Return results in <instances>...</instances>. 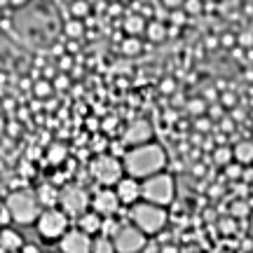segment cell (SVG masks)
Instances as JSON below:
<instances>
[{"label": "cell", "instance_id": "29", "mask_svg": "<svg viewBox=\"0 0 253 253\" xmlns=\"http://www.w3.org/2000/svg\"><path fill=\"white\" fill-rule=\"evenodd\" d=\"M185 12H188L190 17H199V14H204V9H207V2L204 0H185Z\"/></svg>", "mask_w": 253, "mask_h": 253}, {"label": "cell", "instance_id": "19", "mask_svg": "<svg viewBox=\"0 0 253 253\" xmlns=\"http://www.w3.org/2000/svg\"><path fill=\"white\" fill-rule=\"evenodd\" d=\"M235 150V162H239L242 167H253V141L251 138H242L232 145Z\"/></svg>", "mask_w": 253, "mask_h": 253}, {"label": "cell", "instance_id": "45", "mask_svg": "<svg viewBox=\"0 0 253 253\" xmlns=\"http://www.w3.org/2000/svg\"><path fill=\"white\" fill-rule=\"evenodd\" d=\"M204 45L209 47V49H213V47H220V38L218 36H207V42Z\"/></svg>", "mask_w": 253, "mask_h": 253}, {"label": "cell", "instance_id": "42", "mask_svg": "<svg viewBox=\"0 0 253 253\" xmlns=\"http://www.w3.org/2000/svg\"><path fill=\"white\" fill-rule=\"evenodd\" d=\"M160 2H162L167 9H171V12H173V9H183V7H185V0H160Z\"/></svg>", "mask_w": 253, "mask_h": 253}, {"label": "cell", "instance_id": "33", "mask_svg": "<svg viewBox=\"0 0 253 253\" xmlns=\"http://www.w3.org/2000/svg\"><path fill=\"white\" fill-rule=\"evenodd\" d=\"M218 103H223V106H225V110L230 108H235L237 103H239V99H237V94L235 91H223V94H220V101H218Z\"/></svg>", "mask_w": 253, "mask_h": 253}, {"label": "cell", "instance_id": "40", "mask_svg": "<svg viewBox=\"0 0 253 253\" xmlns=\"http://www.w3.org/2000/svg\"><path fill=\"white\" fill-rule=\"evenodd\" d=\"M12 223H14V220H12V213H9V209L2 204V207H0V225L12 227Z\"/></svg>", "mask_w": 253, "mask_h": 253}, {"label": "cell", "instance_id": "6", "mask_svg": "<svg viewBox=\"0 0 253 253\" xmlns=\"http://www.w3.org/2000/svg\"><path fill=\"white\" fill-rule=\"evenodd\" d=\"M143 199L160 207H171L176 199V176L171 171H162L143 181Z\"/></svg>", "mask_w": 253, "mask_h": 253}, {"label": "cell", "instance_id": "14", "mask_svg": "<svg viewBox=\"0 0 253 253\" xmlns=\"http://www.w3.org/2000/svg\"><path fill=\"white\" fill-rule=\"evenodd\" d=\"M148 24H150V19H145L141 12H129V14L122 19V31H125V36L145 38Z\"/></svg>", "mask_w": 253, "mask_h": 253}, {"label": "cell", "instance_id": "44", "mask_svg": "<svg viewBox=\"0 0 253 253\" xmlns=\"http://www.w3.org/2000/svg\"><path fill=\"white\" fill-rule=\"evenodd\" d=\"M220 129H223V131H232V129H235V120H232V118H223V120H220Z\"/></svg>", "mask_w": 253, "mask_h": 253}, {"label": "cell", "instance_id": "17", "mask_svg": "<svg viewBox=\"0 0 253 253\" xmlns=\"http://www.w3.org/2000/svg\"><path fill=\"white\" fill-rule=\"evenodd\" d=\"M68 145L61 143V141H54V143H49L45 148V162L52 164V167H61V164H66L71 157H68Z\"/></svg>", "mask_w": 253, "mask_h": 253}, {"label": "cell", "instance_id": "53", "mask_svg": "<svg viewBox=\"0 0 253 253\" xmlns=\"http://www.w3.org/2000/svg\"><path fill=\"white\" fill-rule=\"evenodd\" d=\"M63 2H68V5H71V2H75V0H63Z\"/></svg>", "mask_w": 253, "mask_h": 253}, {"label": "cell", "instance_id": "28", "mask_svg": "<svg viewBox=\"0 0 253 253\" xmlns=\"http://www.w3.org/2000/svg\"><path fill=\"white\" fill-rule=\"evenodd\" d=\"M190 14L185 12V9H173L171 14H169V26L171 28H183L185 24H188Z\"/></svg>", "mask_w": 253, "mask_h": 253}, {"label": "cell", "instance_id": "16", "mask_svg": "<svg viewBox=\"0 0 253 253\" xmlns=\"http://www.w3.org/2000/svg\"><path fill=\"white\" fill-rule=\"evenodd\" d=\"M169 36H171V26H169L167 21L150 19L148 31H145V40H148V42H153V45H162V42L169 40Z\"/></svg>", "mask_w": 253, "mask_h": 253}, {"label": "cell", "instance_id": "3", "mask_svg": "<svg viewBox=\"0 0 253 253\" xmlns=\"http://www.w3.org/2000/svg\"><path fill=\"white\" fill-rule=\"evenodd\" d=\"M126 216L148 237H160V232H164V227L169 225V209L145 202V199L134 204L131 209H126Z\"/></svg>", "mask_w": 253, "mask_h": 253}, {"label": "cell", "instance_id": "21", "mask_svg": "<svg viewBox=\"0 0 253 253\" xmlns=\"http://www.w3.org/2000/svg\"><path fill=\"white\" fill-rule=\"evenodd\" d=\"M120 52H122V56H126V59H136V56L143 54V40H141V38H134V36H125L120 40Z\"/></svg>", "mask_w": 253, "mask_h": 253}, {"label": "cell", "instance_id": "30", "mask_svg": "<svg viewBox=\"0 0 253 253\" xmlns=\"http://www.w3.org/2000/svg\"><path fill=\"white\" fill-rule=\"evenodd\" d=\"M230 216L232 218H246L249 216V204L242 202V199H239V202H232V204H230Z\"/></svg>", "mask_w": 253, "mask_h": 253}, {"label": "cell", "instance_id": "43", "mask_svg": "<svg viewBox=\"0 0 253 253\" xmlns=\"http://www.w3.org/2000/svg\"><path fill=\"white\" fill-rule=\"evenodd\" d=\"M204 173H207V164H195V167H192V176H195V178H202V176H204Z\"/></svg>", "mask_w": 253, "mask_h": 253}, {"label": "cell", "instance_id": "10", "mask_svg": "<svg viewBox=\"0 0 253 253\" xmlns=\"http://www.w3.org/2000/svg\"><path fill=\"white\" fill-rule=\"evenodd\" d=\"M59 253H91L94 249V237L87 235L84 230H80L78 225H73L66 235L56 242Z\"/></svg>", "mask_w": 253, "mask_h": 253}, {"label": "cell", "instance_id": "8", "mask_svg": "<svg viewBox=\"0 0 253 253\" xmlns=\"http://www.w3.org/2000/svg\"><path fill=\"white\" fill-rule=\"evenodd\" d=\"M148 239L150 237L145 235V232H141L131 220L122 223L118 227V232L113 235V242H115L118 253H143L148 249Z\"/></svg>", "mask_w": 253, "mask_h": 253}, {"label": "cell", "instance_id": "41", "mask_svg": "<svg viewBox=\"0 0 253 253\" xmlns=\"http://www.w3.org/2000/svg\"><path fill=\"white\" fill-rule=\"evenodd\" d=\"M235 45H239V40H237V36H232V33H223L220 36V47H235Z\"/></svg>", "mask_w": 253, "mask_h": 253}, {"label": "cell", "instance_id": "31", "mask_svg": "<svg viewBox=\"0 0 253 253\" xmlns=\"http://www.w3.org/2000/svg\"><path fill=\"white\" fill-rule=\"evenodd\" d=\"M211 126H213V120L209 118V115L195 118V131H197V134H209V131H211Z\"/></svg>", "mask_w": 253, "mask_h": 253}, {"label": "cell", "instance_id": "49", "mask_svg": "<svg viewBox=\"0 0 253 253\" xmlns=\"http://www.w3.org/2000/svg\"><path fill=\"white\" fill-rule=\"evenodd\" d=\"M209 192H211V197H220V195L225 192V188H223V185H213V188L209 190Z\"/></svg>", "mask_w": 253, "mask_h": 253}, {"label": "cell", "instance_id": "15", "mask_svg": "<svg viewBox=\"0 0 253 253\" xmlns=\"http://www.w3.org/2000/svg\"><path fill=\"white\" fill-rule=\"evenodd\" d=\"M103 220H106V218L101 216V213H96L94 209H89L87 213H82V216L75 220V225L80 227V230H84L87 235L99 237L101 232H103Z\"/></svg>", "mask_w": 253, "mask_h": 253}, {"label": "cell", "instance_id": "22", "mask_svg": "<svg viewBox=\"0 0 253 253\" xmlns=\"http://www.w3.org/2000/svg\"><path fill=\"white\" fill-rule=\"evenodd\" d=\"M56 94V87L52 80H47V78H38L36 82H33V96H36L38 101H49L54 99Z\"/></svg>", "mask_w": 253, "mask_h": 253}, {"label": "cell", "instance_id": "35", "mask_svg": "<svg viewBox=\"0 0 253 253\" xmlns=\"http://www.w3.org/2000/svg\"><path fill=\"white\" fill-rule=\"evenodd\" d=\"M115 126H118V118H106L101 122V131L108 136H115Z\"/></svg>", "mask_w": 253, "mask_h": 253}, {"label": "cell", "instance_id": "50", "mask_svg": "<svg viewBox=\"0 0 253 253\" xmlns=\"http://www.w3.org/2000/svg\"><path fill=\"white\" fill-rule=\"evenodd\" d=\"M7 131H9V136H12V138H14V136H19V125H17V122H12V125L7 126Z\"/></svg>", "mask_w": 253, "mask_h": 253}, {"label": "cell", "instance_id": "23", "mask_svg": "<svg viewBox=\"0 0 253 253\" xmlns=\"http://www.w3.org/2000/svg\"><path fill=\"white\" fill-rule=\"evenodd\" d=\"M87 33V24L82 21V19H68V21H63V36L68 38V40H80L84 38Z\"/></svg>", "mask_w": 253, "mask_h": 253}, {"label": "cell", "instance_id": "34", "mask_svg": "<svg viewBox=\"0 0 253 253\" xmlns=\"http://www.w3.org/2000/svg\"><path fill=\"white\" fill-rule=\"evenodd\" d=\"M237 40H239V47H242V49H253V31L237 33Z\"/></svg>", "mask_w": 253, "mask_h": 253}, {"label": "cell", "instance_id": "24", "mask_svg": "<svg viewBox=\"0 0 253 253\" xmlns=\"http://www.w3.org/2000/svg\"><path fill=\"white\" fill-rule=\"evenodd\" d=\"M91 12H94V7H91L89 0H75V2L68 5V14H71L73 19L87 21V19H91Z\"/></svg>", "mask_w": 253, "mask_h": 253}, {"label": "cell", "instance_id": "5", "mask_svg": "<svg viewBox=\"0 0 253 253\" xmlns=\"http://www.w3.org/2000/svg\"><path fill=\"white\" fill-rule=\"evenodd\" d=\"M71 220L73 218L63 211L61 207H52V209H45L40 218L36 223V230H38V237L42 242H59L68 230H71Z\"/></svg>", "mask_w": 253, "mask_h": 253}, {"label": "cell", "instance_id": "51", "mask_svg": "<svg viewBox=\"0 0 253 253\" xmlns=\"http://www.w3.org/2000/svg\"><path fill=\"white\" fill-rule=\"evenodd\" d=\"M0 7L7 9V7H9V0H0Z\"/></svg>", "mask_w": 253, "mask_h": 253}, {"label": "cell", "instance_id": "27", "mask_svg": "<svg viewBox=\"0 0 253 253\" xmlns=\"http://www.w3.org/2000/svg\"><path fill=\"white\" fill-rule=\"evenodd\" d=\"M244 169L246 167H242V164L239 162H232L230 164V167H225V169H223V176H225L227 181H244Z\"/></svg>", "mask_w": 253, "mask_h": 253}, {"label": "cell", "instance_id": "32", "mask_svg": "<svg viewBox=\"0 0 253 253\" xmlns=\"http://www.w3.org/2000/svg\"><path fill=\"white\" fill-rule=\"evenodd\" d=\"M176 89H178V82L173 80V78H162V82H160V91H162L164 96H173Z\"/></svg>", "mask_w": 253, "mask_h": 253}, {"label": "cell", "instance_id": "37", "mask_svg": "<svg viewBox=\"0 0 253 253\" xmlns=\"http://www.w3.org/2000/svg\"><path fill=\"white\" fill-rule=\"evenodd\" d=\"M237 218L232 216H227L220 220V230H223V235H232V230H237V223H235Z\"/></svg>", "mask_w": 253, "mask_h": 253}, {"label": "cell", "instance_id": "26", "mask_svg": "<svg viewBox=\"0 0 253 253\" xmlns=\"http://www.w3.org/2000/svg\"><path fill=\"white\" fill-rule=\"evenodd\" d=\"M91 253H118L113 237H108V235L94 237V249H91Z\"/></svg>", "mask_w": 253, "mask_h": 253}, {"label": "cell", "instance_id": "52", "mask_svg": "<svg viewBox=\"0 0 253 253\" xmlns=\"http://www.w3.org/2000/svg\"><path fill=\"white\" fill-rule=\"evenodd\" d=\"M249 61H253V49H249Z\"/></svg>", "mask_w": 253, "mask_h": 253}, {"label": "cell", "instance_id": "11", "mask_svg": "<svg viewBox=\"0 0 253 253\" xmlns=\"http://www.w3.org/2000/svg\"><path fill=\"white\" fill-rule=\"evenodd\" d=\"M91 209L101 213L103 218H118L122 211V202H120L115 188H96L91 192Z\"/></svg>", "mask_w": 253, "mask_h": 253}, {"label": "cell", "instance_id": "39", "mask_svg": "<svg viewBox=\"0 0 253 253\" xmlns=\"http://www.w3.org/2000/svg\"><path fill=\"white\" fill-rule=\"evenodd\" d=\"M209 118L211 120H223L225 118V106L218 103V106H209Z\"/></svg>", "mask_w": 253, "mask_h": 253}, {"label": "cell", "instance_id": "2", "mask_svg": "<svg viewBox=\"0 0 253 253\" xmlns=\"http://www.w3.org/2000/svg\"><path fill=\"white\" fill-rule=\"evenodd\" d=\"M2 204L9 209L12 213V220L17 225H36L40 213L45 211V207L40 204L36 190H28V188H19L12 190V192H5V199Z\"/></svg>", "mask_w": 253, "mask_h": 253}, {"label": "cell", "instance_id": "1", "mask_svg": "<svg viewBox=\"0 0 253 253\" xmlns=\"http://www.w3.org/2000/svg\"><path fill=\"white\" fill-rule=\"evenodd\" d=\"M125 162V171L126 176H134L138 181H145L150 176H157L162 171H169V153L162 143H145V145H136L129 148L126 155L122 157Z\"/></svg>", "mask_w": 253, "mask_h": 253}, {"label": "cell", "instance_id": "20", "mask_svg": "<svg viewBox=\"0 0 253 253\" xmlns=\"http://www.w3.org/2000/svg\"><path fill=\"white\" fill-rule=\"evenodd\" d=\"M211 162L216 164L218 169H225V167H230V164L235 162V150H232V145H216L213 150H211Z\"/></svg>", "mask_w": 253, "mask_h": 253}, {"label": "cell", "instance_id": "7", "mask_svg": "<svg viewBox=\"0 0 253 253\" xmlns=\"http://www.w3.org/2000/svg\"><path fill=\"white\" fill-rule=\"evenodd\" d=\"M59 207H61L73 220H78L82 213H87L91 209V190L84 188L82 183H66V185H61Z\"/></svg>", "mask_w": 253, "mask_h": 253}, {"label": "cell", "instance_id": "38", "mask_svg": "<svg viewBox=\"0 0 253 253\" xmlns=\"http://www.w3.org/2000/svg\"><path fill=\"white\" fill-rule=\"evenodd\" d=\"M54 87H56V91H59V89H68V87H71V75L59 73V75H56V80H54Z\"/></svg>", "mask_w": 253, "mask_h": 253}, {"label": "cell", "instance_id": "47", "mask_svg": "<svg viewBox=\"0 0 253 253\" xmlns=\"http://www.w3.org/2000/svg\"><path fill=\"white\" fill-rule=\"evenodd\" d=\"M31 2V0H9V7L12 9H24Z\"/></svg>", "mask_w": 253, "mask_h": 253}, {"label": "cell", "instance_id": "25", "mask_svg": "<svg viewBox=\"0 0 253 253\" xmlns=\"http://www.w3.org/2000/svg\"><path fill=\"white\" fill-rule=\"evenodd\" d=\"M185 110H188V115L192 118H202V115H209V101L204 96H197V99H190L185 103Z\"/></svg>", "mask_w": 253, "mask_h": 253}, {"label": "cell", "instance_id": "13", "mask_svg": "<svg viewBox=\"0 0 253 253\" xmlns=\"http://www.w3.org/2000/svg\"><path fill=\"white\" fill-rule=\"evenodd\" d=\"M26 249V239L14 227H0V251L2 253H21Z\"/></svg>", "mask_w": 253, "mask_h": 253}, {"label": "cell", "instance_id": "12", "mask_svg": "<svg viewBox=\"0 0 253 253\" xmlns=\"http://www.w3.org/2000/svg\"><path fill=\"white\" fill-rule=\"evenodd\" d=\"M115 192H118L122 207L131 209L134 204L143 202V181H138L134 176H125V178L115 185Z\"/></svg>", "mask_w": 253, "mask_h": 253}, {"label": "cell", "instance_id": "9", "mask_svg": "<svg viewBox=\"0 0 253 253\" xmlns=\"http://www.w3.org/2000/svg\"><path fill=\"white\" fill-rule=\"evenodd\" d=\"M120 141L126 148H136V145H145L155 141V126L148 118H136L125 126V131L120 134Z\"/></svg>", "mask_w": 253, "mask_h": 253}, {"label": "cell", "instance_id": "48", "mask_svg": "<svg viewBox=\"0 0 253 253\" xmlns=\"http://www.w3.org/2000/svg\"><path fill=\"white\" fill-rule=\"evenodd\" d=\"M230 118L235 120V122H242V120H244V110H242V108H232V115H230Z\"/></svg>", "mask_w": 253, "mask_h": 253}, {"label": "cell", "instance_id": "18", "mask_svg": "<svg viewBox=\"0 0 253 253\" xmlns=\"http://www.w3.org/2000/svg\"><path fill=\"white\" fill-rule=\"evenodd\" d=\"M38 199L40 204L45 209H52V207H59V197H61V188H56L54 183H42L38 185Z\"/></svg>", "mask_w": 253, "mask_h": 253}, {"label": "cell", "instance_id": "46", "mask_svg": "<svg viewBox=\"0 0 253 253\" xmlns=\"http://www.w3.org/2000/svg\"><path fill=\"white\" fill-rule=\"evenodd\" d=\"M108 12L113 14V17H118V14H122L125 9H122V5H120V2H115V0H113V2H110V7H108Z\"/></svg>", "mask_w": 253, "mask_h": 253}, {"label": "cell", "instance_id": "36", "mask_svg": "<svg viewBox=\"0 0 253 253\" xmlns=\"http://www.w3.org/2000/svg\"><path fill=\"white\" fill-rule=\"evenodd\" d=\"M73 63H75V59H73V54H61L59 56V61H56V66H59V71L66 73L73 68Z\"/></svg>", "mask_w": 253, "mask_h": 253}, {"label": "cell", "instance_id": "4", "mask_svg": "<svg viewBox=\"0 0 253 253\" xmlns=\"http://www.w3.org/2000/svg\"><path fill=\"white\" fill-rule=\"evenodd\" d=\"M89 176L96 183V188H115L126 176L125 162H122V157L113 153L94 155V160L89 162Z\"/></svg>", "mask_w": 253, "mask_h": 253}]
</instances>
